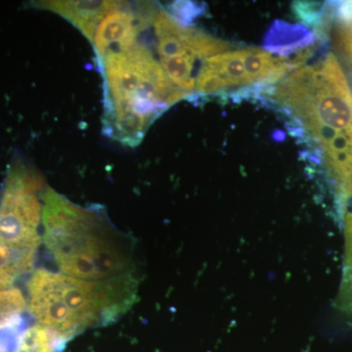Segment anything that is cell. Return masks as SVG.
Masks as SVG:
<instances>
[{"label": "cell", "mask_w": 352, "mask_h": 352, "mask_svg": "<svg viewBox=\"0 0 352 352\" xmlns=\"http://www.w3.org/2000/svg\"><path fill=\"white\" fill-rule=\"evenodd\" d=\"M296 69L293 62L268 51L248 48L208 58L197 78L196 94L217 95L234 90L276 85Z\"/></svg>", "instance_id": "cell-7"}, {"label": "cell", "mask_w": 352, "mask_h": 352, "mask_svg": "<svg viewBox=\"0 0 352 352\" xmlns=\"http://www.w3.org/2000/svg\"><path fill=\"white\" fill-rule=\"evenodd\" d=\"M43 238L64 274L104 281L132 274V241L111 223L101 208H83L46 186Z\"/></svg>", "instance_id": "cell-3"}, {"label": "cell", "mask_w": 352, "mask_h": 352, "mask_svg": "<svg viewBox=\"0 0 352 352\" xmlns=\"http://www.w3.org/2000/svg\"><path fill=\"white\" fill-rule=\"evenodd\" d=\"M153 50L168 80L177 89L195 94L197 78L204 62L231 46L189 27L156 4L150 25Z\"/></svg>", "instance_id": "cell-6"}, {"label": "cell", "mask_w": 352, "mask_h": 352, "mask_svg": "<svg viewBox=\"0 0 352 352\" xmlns=\"http://www.w3.org/2000/svg\"><path fill=\"white\" fill-rule=\"evenodd\" d=\"M27 310V300L19 289L0 291V342L29 325L32 316Z\"/></svg>", "instance_id": "cell-8"}, {"label": "cell", "mask_w": 352, "mask_h": 352, "mask_svg": "<svg viewBox=\"0 0 352 352\" xmlns=\"http://www.w3.org/2000/svg\"><path fill=\"white\" fill-rule=\"evenodd\" d=\"M136 291L133 275L85 281L39 268L28 283V311L38 325L68 340L117 320L131 309Z\"/></svg>", "instance_id": "cell-4"}, {"label": "cell", "mask_w": 352, "mask_h": 352, "mask_svg": "<svg viewBox=\"0 0 352 352\" xmlns=\"http://www.w3.org/2000/svg\"><path fill=\"white\" fill-rule=\"evenodd\" d=\"M272 97L331 173L351 182L352 94L335 55L292 71L274 85Z\"/></svg>", "instance_id": "cell-2"}, {"label": "cell", "mask_w": 352, "mask_h": 352, "mask_svg": "<svg viewBox=\"0 0 352 352\" xmlns=\"http://www.w3.org/2000/svg\"><path fill=\"white\" fill-rule=\"evenodd\" d=\"M43 182L36 170L14 163L0 190V291L31 272L41 245Z\"/></svg>", "instance_id": "cell-5"}, {"label": "cell", "mask_w": 352, "mask_h": 352, "mask_svg": "<svg viewBox=\"0 0 352 352\" xmlns=\"http://www.w3.org/2000/svg\"><path fill=\"white\" fill-rule=\"evenodd\" d=\"M151 19L141 6L126 38L96 55L103 78L104 134L129 147L139 145L166 109L187 98L168 80L153 50Z\"/></svg>", "instance_id": "cell-1"}]
</instances>
